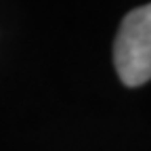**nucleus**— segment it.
Masks as SVG:
<instances>
[{
	"label": "nucleus",
	"mask_w": 151,
	"mask_h": 151,
	"mask_svg": "<svg viewBox=\"0 0 151 151\" xmlns=\"http://www.w3.org/2000/svg\"><path fill=\"white\" fill-rule=\"evenodd\" d=\"M113 63L126 86H141L151 80V4L130 11L113 44Z\"/></svg>",
	"instance_id": "nucleus-1"
}]
</instances>
